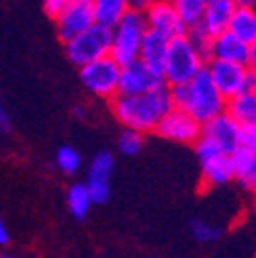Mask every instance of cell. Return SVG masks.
Masks as SVG:
<instances>
[{"mask_svg":"<svg viewBox=\"0 0 256 258\" xmlns=\"http://www.w3.org/2000/svg\"><path fill=\"white\" fill-rule=\"evenodd\" d=\"M172 109L170 90L168 86H160L154 92L140 94V96H119L111 99V111L125 125V129H134L138 134L154 132L168 111Z\"/></svg>","mask_w":256,"mask_h":258,"instance_id":"1","label":"cell"},{"mask_svg":"<svg viewBox=\"0 0 256 258\" xmlns=\"http://www.w3.org/2000/svg\"><path fill=\"white\" fill-rule=\"evenodd\" d=\"M168 90H170L172 109L188 113L201 125L226 111V99H223L219 90L213 86L205 68L188 84L168 86Z\"/></svg>","mask_w":256,"mask_h":258,"instance_id":"2","label":"cell"},{"mask_svg":"<svg viewBox=\"0 0 256 258\" xmlns=\"http://www.w3.org/2000/svg\"><path fill=\"white\" fill-rule=\"evenodd\" d=\"M146 31H148V25H146L144 13H138V11H130L111 29L109 57L119 68L138 59Z\"/></svg>","mask_w":256,"mask_h":258,"instance_id":"3","label":"cell"},{"mask_svg":"<svg viewBox=\"0 0 256 258\" xmlns=\"http://www.w3.org/2000/svg\"><path fill=\"white\" fill-rule=\"evenodd\" d=\"M203 68H205V59L186 41V37H176L168 41L166 61L162 70V78L166 86L188 84Z\"/></svg>","mask_w":256,"mask_h":258,"instance_id":"4","label":"cell"},{"mask_svg":"<svg viewBox=\"0 0 256 258\" xmlns=\"http://www.w3.org/2000/svg\"><path fill=\"white\" fill-rule=\"evenodd\" d=\"M205 72L209 74L213 86L219 90L223 99H232L242 92H254L256 90V72L238 63L219 61V59H207Z\"/></svg>","mask_w":256,"mask_h":258,"instance_id":"5","label":"cell"},{"mask_svg":"<svg viewBox=\"0 0 256 258\" xmlns=\"http://www.w3.org/2000/svg\"><path fill=\"white\" fill-rule=\"evenodd\" d=\"M111 49V29L92 25L84 33L76 35L72 41L66 43V55L74 66L82 68L86 63L107 57Z\"/></svg>","mask_w":256,"mask_h":258,"instance_id":"6","label":"cell"},{"mask_svg":"<svg viewBox=\"0 0 256 258\" xmlns=\"http://www.w3.org/2000/svg\"><path fill=\"white\" fill-rule=\"evenodd\" d=\"M119 66L107 55L101 59H94L80 68V82L86 90H90L94 96L101 99H113L117 94V82H119Z\"/></svg>","mask_w":256,"mask_h":258,"instance_id":"7","label":"cell"},{"mask_svg":"<svg viewBox=\"0 0 256 258\" xmlns=\"http://www.w3.org/2000/svg\"><path fill=\"white\" fill-rule=\"evenodd\" d=\"M160 86H166L164 78L146 68L140 59L127 63L119 70V82H117V94L119 96H140L158 90Z\"/></svg>","mask_w":256,"mask_h":258,"instance_id":"8","label":"cell"},{"mask_svg":"<svg viewBox=\"0 0 256 258\" xmlns=\"http://www.w3.org/2000/svg\"><path fill=\"white\" fill-rule=\"evenodd\" d=\"M55 25H57L59 39L66 45L76 35L84 33L86 29H90L94 25L92 0H68L66 7L55 17Z\"/></svg>","mask_w":256,"mask_h":258,"instance_id":"9","label":"cell"},{"mask_svg":"<svg viewBox=\"0 0 256 258\" xmlns=\"http://www.w3.org/2000/svg\"><path fill=\"white\" fill-rule=\"evenodd\" d=\"M144 19L148 25V31L162 35L164 39H176L186 35V27L172 9L168 0H154V3L144 11Z\"/></svg>","mask_w":256,"mask_h":258,"instance_id":"10","label":"cell"},{"mask_svg":"<svg viewBox=\"0 0 256 258\" xmlns=\"http://www.w3.org/2000/svg\"><path fill=\"white\" fill-rule=\"evenodd\" d=\"M154 132L170 142H178V144H195L201 138V123H197L193 117L184 111L178 109H170L160 123L156 125Z\"/></svg>","mask_w":256,"mask_h":258,"instance_id":"11","label":"cell"},{"mask_svg":"<svg viewBox=\"0 0 256 258\" xmlns=\"http://www.w3.org/2000/svg\"><path fill=\"white\" fill-rule=\"evenodd\" d=\"M195 150H197V158L201 162L203 178L207 184L219 186L234 178L232 166H230V156H223L211 142H207L205 138H199L195 142Z\"/></svg>","mask_w":256,"mask_h":258,"instance_id":"12","label":"cell"},{"mask_svg":"<svg viewBox=\"0 0 256 258\" xmlns=\"http://www.w3.org/2000/svg\"><path fill=\"white\" fill-rule=\"evenodd\" d=\"M209 59H219V61H230L238 63V66L254 70L256 63V45H246L238 37H234L228 31H223L217 37L211 39V49H209Z\"/></svg>","mask_w":256,"mask_h":258,"instance_id":"13","label":"cell"},{"mask_svg":"<svg viewBox=\"0 0 256 258\" xmlns=\"http://www.w3.org/2000/svg\"><path fill=\"white\" fill-rule=\"evenodd\" d=\"M201 138L211 142L223 156H232L240 148V125L226 113H221L201 125Z\"/></svg>","mask_w":256,"mask_h":258,"instance_id":"14","label":"cell"},{"mask_svg":"<svg viewBox=\"0 0 256 258\" xmlns=\"http://www.w3.org/2000/svg\"><path fill=\"white\" fill-rule=\"evenodd\" d=\"M113 166H115V158L111 152H99L92 158L90 168H88V176L84 182L92 203H107L109 201V195H111L109 180H111Z\"/></svg>","mask_w":256,"mask_h":258,"instance_id":"15","label":"cell"},{"mask_svg":"<svg viewBox=\"0 0 256 258\" xmlns=\"http://www.w3.org/2000/svg\"><path fill=\"white\" fill-rule=\"evenodd\" d=\"M236 11L234 0H205L201 25L211 37L228 31V23Z\"/></svg>","mask_w":256,"mask_h":258,"instance_id":"16","label":"cell"},{"mask_svg":"<svg viewBox=\"0 0 256 258\" xmlns=\"http://www.w3.org/2000/svg\"><path fill=\"white\" fill-rule=\"evenodd\" d=\"M166 51H168V39H164L162 35H158V33H152V31H146L138 59L144 63L146 68H150L152 72L162 76L164 61H166Z\"/></svg>","mask_w":256,"mask_h":258,"instance_id":"17","label":"cell"},{"mask_svg":"<svg viewBox=\"0 0 256 258\" xmlns=\"http://www.w3.org/2000/svg\"><path fill=\"white\" fill-rule=\"evenodd\" d=\"M232 176L238 178L246 188H254L256 184V150L238 148L230 156Z\"/></svg>","mask_w":256,"mask_h":258,"instance_id":"18","label":"cell"},{"mask_svg":"<svg viewBox=\"0 0 256 258\" xmlns=\"http://www.w3.org/2000/svg\"><path fill=\"white\" fill-rule=\"evenodd\" d=\"M127 13H130L127 0H92L94 25L99 27L113 29Z\"/></svg>","mask_w":256,"mask_h":258,"instance_id":"19","label":"cell"},{"mask_svg":"<svg viewBox=\"0 0 256 258\" xmlns=\"http://www.w3.org/2000/svg\"><path fill=\"white\" fill-rule=\"evenodd\" d=\"M226 113L232 117L240 127L242 125H256V94L254 92H242L238 96L226 101Z\"/></svg>","mask_w":256,"mask_h":258,"instance_id":"20","label":"cell"},{"mask_svg":"<svg viewBox=\"0 0 256 258\" xmlns=\"http://www.w3.org/2000/svg\"><path fill=\"white\" fill-rule=\"evenodd\" d=\"M228 33H232L246 45H256V13H254V9L236 7V11L228 23Z\"/></svg>","mask_w":256,"mask_h":258,"instance_id":"21","label":"cell"},{"mask_svg":"<svg viewBox=\"0 0 256 258\" xmlns=\"http://www.w3.org/2000/svg\"><path fill=\"white\" fill-rule=\"evenodd\" d=\"M168 3L172 5V9L176 11V15L180 17L186 29L201 23L205 0H168Z\"/></svg>","mask_w":256,"mask_h":258,"instance_id":"22","label":"cell"},{"mask_svg":"<svg viewBox=\"0 0 256 258\" xmlns=\"http://www.w3.org/2000/svg\"><path fill=\"white\" fill-rule=\"evenodd\" d=\"M66 199H68V207H70L72 215L78 217V219H84L88 209H90V205H92L86 186L84 184H72L68 188V197Z\"/></svg>","mask_w":256,"mask_h":258,"instance_id":"23","label":"cell"},{"mask_svg":"<svg viewBox=\"0 0 256 258\" xmlns=\"http://www.w3.org/2000/svg\"><path fill=\"white\" fill-rule=\"evenodd\" d=\"M184 37H186V41L195 47V51H197L205 61L209 59V49H211V39H213V37L203 29L201 23H199V25H193V27H188Z\"/></svg>","mask_w":256,"mask_h":258,"instance_id":"24","label":"cell"},{"mask_svg":"<svg viewBox=\"0 0 256 258\" xmlns=\"http://www.w3.org/2000/svg\"><path fill=\"white\" fill-rule=\"evenodd\" d=\"M80 162H82V158L80 154L72 148V146H61L55 154V164L57 168L63 172V174H74L78 172L80 168Z\"/></svg>","mask_w":256,"mask_h":258,"instance_id":"25","label":"cell"},{"mask_svg":"<svg viewBox=\"0 0 256 258\" xmlns=\"http://www.w3.org/2000/svg\"><path fill=\"white\" fill-rule=\"evenodd\" d=\"M117 144H119L121 154L136 156L142 150V146H144V136L138 134V132H134V129H125V132L119 136V142Z\"/></svg>","mask_w":256,"mask_h":258,"instance_id":"26","label":"cell"},{"mask_svg":"<svg viewBox=\"0 0 256 258\" xmlns=\"http://www.w3.org/2000/svg\"><path fill=\"white\" fill-rule=\"evenodd\" d=\"M190 232H193V238L199 240V242H213L221 234L217 228H213L211 223H207L203 219H193L190 221Z\"/></svg>","mask_w":256,"mask_h":258,"instance_id":"27","label":"cell"},{"mask_svg":"<svg viewBox=\"0 0 256 258\" xmlns=\"http://www.w3.org/2000/svg\"><path fill=\"white\" fill-rule=\"evenodd\" d=\"M240 148L256 150V125H242L240 127Z\"/></svg>","mask_w":256,"mask_h":258,"instance_id":"28","label":"cell"},{"mask_svg":"<svg viewBox=\"0 0 256 258\" xmlns=\"http://www.w3.org/2000/svg\"><path fill=\"white\" fill-rule=\"evenodd\" d=\"M66 3H68V0H43V9H45V13L51 19H55L59 15V11L66 7Z\"/></svg>","mask_w":256,"mask_h":258,"instance_id":"29","label":"cell"},{"mask_svg":"<svg viewBox=\"0 0 256 258\" xmlns=\"http://www.w3.org/2000/svg\"><path fill=\"white\" fill-rule=\"evenodd\" d=\"M9 132H11V117L7 109L0 105V134H9Z\"/></svg>","mask_w":256,"mask_h":258,"instance_id":"30","label":"cell"},{"mask_svg":"<svg viewBox=\"0 0 256 258\" xmlns=\"http://www.w3.org/2000/svg\"><path fill=\"white\" fill-rule=\"evenodd\" d=\"M154 0H127V5H130V11H138V13H144Z\"/></svg>","mask_w":256,"mask_h":258,"instance_id":"31","label":"cell"},{"mask_svg":"<svg viewBox=\"0 0 256 258\" xmlns=\"http://www.w3.org/2000/svg\"><path fill=\"white\" fill-rule=\"evenodd\" d=\"M9 240H11L9 230H7V225H5L3 217H0V246H7V244H9Z\"/></svg>","mask_w":256,"mask_h":258,"instance_id":"32","label":"cell"},{"mask_svg":"<svg viewBox=\"0 0 256 258\" xmlns=\"http://www.w3.org/2000/svg\"><path fill=\"white\" fill-rule=\"evenodd\" d=\"M234 5L240 7V9H254L256 0H234Z\"/></svg>","mask_w":256,"mask_h":258,"instance_id":"33","label":"cell"},{"mask_svg":"<svg viewBox=\"0 0 256 258\" xmlns=\"http://www.w3.org/2000/svg\"><path fill=\"white\" fill-rule=\"evenodd\" d=\"M84 113H86L84 107H76V109H74V115H76V117H84Z\"/></svg>","mask_w":256,"mask_h":258,"instance_id":"34","label":"cell"},{"mask_svg":"<svg viewBox=\"0 0 256 258\" xmlns=\"http://www.w3.org/2000/svg\"><path fill=\"white\" fill-rule=\"evenodd\" d=\"M0 258H15L13 254H9V252H3V254H0Z\"/></svg>","mask_w":256,"mask_h":258,"instance_id":"35","label":"cell"}]
</instances>
